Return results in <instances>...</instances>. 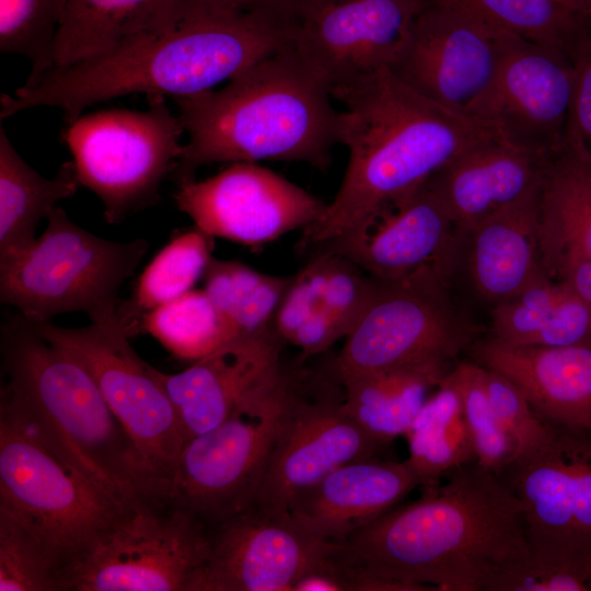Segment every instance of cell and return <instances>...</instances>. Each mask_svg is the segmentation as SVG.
Here are the masks:
<instances>
[{
  "label": "cell",
  "instance_id": "e0dca14e",
  "mask_svg": "<svg viewBox=\"0 0 591 591\" xmlns=\"http://www.w3.org/2000/svg\"><path fill=\"white\" fill-rule=\"evenodd\" d=\"M573 77L564 50L517 39L470 116L518 147L553 154L564 146Z\"/></svg>",
  "mask_w": 591,
  "mask_h": 591
},
{
  "label": "cell",
  "instance_id": "7a4b0ae2",
  "mask_svg": "<svg viewBox=\"0 0 591 591\" xmlns=\"http://www.w3.org/2000/svg\"><path fill=\"white\" fill-rule=\"evenodd\" d=\"M288 43V31L229 0H192L169 28L137 37L101 57L53 69L14 95L2 93L0 118L50 106L61 109L70 125L89 106L124 95L194 96Z\"/></svg>",
  "mask_w": 591,
  "mask_h": 591
},
{
  "label": "cell",
  "instance_id": "ffe728a7",
  "mask_svg": "<svg viewBox=\"0 0 591 591\" xmlns=\"http://www.w3.org/2000/svg\"><path fill=\"white\" fill-rule=\"evenodd\" d=\"M499 477L522 505L528 535L591 531V431L548 424L546 439Z\"/></svg>",
  "mask_w": 591,
  "mask_h": 591
},
{
  "label": "cell",
  "instance_id": "f1b7e54d",
  "mask_svg": "<svg viewBox=\"0 0 591 591\" xmlns=\"http://www.w3.org/2000/svg\"><path fill=\"white\" fill-rule=\"evenodd\" d=\"M80 186L72 161L53 178L31 167L0 127V258L20 253L37 239L38 223Z\"/></svg>",
  "mask_w": 591,
  "mask_h": 591
},
{
  "label": "cell",
  "instance_id": "4dcf8cb0",
  "mask_svg": "<svg viewBox=\"0 0 591 591\" xmlns=\"http://www.w3.org/2000/svg\"><path fill=\"white\" fill-rule=\"evenodd\" d=\"M485 591H591V531L528 535V549Z\"/></svg>",
  "mask_w": 591,
  "mask_h": 591
},
{
  "label": "cell",
  "instance_id": "cb8c5ba5",
  "mask_svg": "<svg viewBox=\"0 0 591 591\" xmlns=\"http://www.w3.org/2000/svg\"><path fill=\"white\" fill-rule=\"evenodd\" d=\"M553 154L494 135L461 153L431 182L461 232L536 190Z\"/></svg>",
  "mask_w": 591,
  "mask_h": 591
},
{
  "label": "cell",
  "instance_id": "484cf974",
  "mask_svg": "<svg viewBox=\"0 0 591 591\" xmlns=\"http://www.w3.org/2000/svg\"><path fill=\"white\" fill-rule=\"evenodd\" d=\"M189 0H67L54 46V69L106 55L147 34L169 28Z\"/></svg>",
  "mask_w": 591,
  "mask_h": 591
},
{
  "label": "cell",
  "instance_id": "8d00e7d4",
  "mask_svg": "<svg viewBox=\"0 0 591 591\" xmlns=\"http://www.w3.org/2000/svg\"><path fill=\"white\" fill-rule=\"evenodd\" d=\"M451 372L461 393L476 463L499 476L517 456V448L490 404L482 367L461 361Z\"/></svg>",
  "mask_w": 591,
  "mask_h": 591
},
{
  "label": "cell",
  "instance_id": "d6986e66",
  "mask_svg": "<svg viewBox=\"0 0 591 591\" xmlns=\"http://www.w3.org/2000/svg\"><path fill=\"white\" fill-rule=\"evenodd\" d=\"M455 233L454 220L429 178L315 252L338 254L384 281L429 266L447 274Z\"/></svg>",
  "mask_w": 591,
  "mask_h": 591
},
{
  "label": "cell",
  "instance_id": "5b68a950",
  "mask_svg": "<svg viewBox=\"0 0 591 591\" xmlns=\"http://www.w3.org/2000/svg\"><path fill=\"white\" fill-rule=\"evenodd\" d=\"M0 407L31 426L114 499L150 494L153 474L91 373L19 315L1 332Z\"/></svg>",
  "mask_w": 591,
  "mask_h": 591
},
{
  "label": "cell",
  "instance_id": "4fadbf2b",
  "mask_svg": "<svg viewBox=\"0 0 591 591\" xmlns=\"http://www.w3.org/2000/svg\"><path fill=\"white\" fill-rule=\"evenodd\" d=\"M517 39L462 9L429 1L390 69L424 97L470 116Z\"/></svg>",
  "mask_w": 591,
  "mask_h": 591
},
{
  "label": "cell",
  "instance_id": "7402d4cb",
  "mask_svg": "<svg viewBox=\"0 0 591 591\" xmlns=\"http://www.w3.org/2000/svg\"><path fill=\"white\" fill-rule=\"evenodd\" d=\"M540 190L455 233L447 267L451 283L461 277L491 309L547 273L538 235Z\"/></svg>",
  "mask_w": 591,
  "mask_h": 591
},
{
  "label": "cell",
  "instance_id": "4316f807",
  "mask_svg": "<svg viewBox=\"0 0 591 591\" xmlns=\"http://www.w3.org/2000/svg\"><path fill=\"white\" fill-rule=\"evenodd\" d=\"M538 235L554 278L565 263L591 258V159L566 146L551 157L541 185Z\"/></svg>",
  "mask_w": 591,
  "mask_h": 591
},
{
  "label": "cell",
  "instance_id": "7bdbcfd3",
  "mask_svg": "<svg viewBox=\"0 0 591 591\" xmlns=\"http://www.w3.org/2000/svg\"><path fill=\"white\" fill-rule=\"evenodd\" d=\"M340 338H345L344 332L324 308L306 318L288 343L304 356H313L327 350Z\"/></svg>",
  "mask_w": 591,
  "mask_h": 591
},
{
  "label": "cell",
  "instance_id": "bcb514c9",
  "mask_svg": "<svg viewBox=\"0 0 591 591\" xmlns=\"http://www.w3.org/2000/svg\"><path fill=\"white\" fill-rule=\"evenodd\" d=\"M576 15L587 22L591 21V0H557Z\"/></svg>",
  "mask_w": 591,
  "mask_h": 591
},
{
  "label": "cell",
  "instance_id": "ee69618b",
  "mask_svg": "<svg viewBox=\"0 0 591 591\" xmlns=\"http://www.w3.org/2000/svg\"><path fill=\"white\" fill-rule=\"evenodd\" d=\"M237 9L256 14L288 31L312 0H229Z\"/></svg>",
  "mask_w": 591,
  "mask_h": 591
},
{
  "label": "cell",
  "instance_id": "30bf717a",
  "mask_svg": "<svg viewBox=\"0 0 591 591\" xmlns=\"http://www.w3.org/2000/svg\"><path fill=\"white\" fill-rule=\"evenodd\" d=\"M209 548V528L196 517L137 497L62 572L58 591H194Z\"/></svg>",
  "mask_w": 591,
  "mask_h": 591
},
{
  "label": "cell",
  "instance_id": "e575fe53",
  "mask_svg": "<svg viewBox=\"0 0 591 591\" xmlns=\"http://www.w3.org/2000/svg\"><path fill=\"white\" fill-rule=\"evenodd\" d=\"M454 5L514 37L569 53L588 22L557 0H430Z\"/></svg>",
  "mask_w": 591,
  "mask_h": 591
},
{
  "label": "cell",
  "instance_id": "5bb4252c",
  "mask_svg": "<svg viewBox=\"0 0 591 591\" xmlns=\"http://www.w3.org/2000/svg\"><path fill=\"white\" fill-rule=\"evenodd\" d=\"M430 0H312L290 30L289 48L331 89L403 54Z\"/></svg>",
  "mask_w": 591,
  "mask_h": 591
},
{
  "label": "cell",
  "instance_id": "ab89813d",
  "mask_svg": "<svg viewBox=\"0 0 591 591\" xmlns=\"http://www.w3.org/2000/svg\"><path fill=\"white\" fill-rule=\"evenodd\" d=\"M482 376L495 413L514 441L517 456L538 447L548 434V424L536 416L522 391L497 371L482 367Z\"/></svg>",
  "mask_w": 591,
  "mask_h": 591
},
{
  "label": "cell",
  "instance_id": "836d02e7",
  "mask_svg": "<svg viewBox=\"0 0 591 591\" xmlns=\"http://www.w3.org/2000/svg\"><path fill=\"white\" fill-rule=\"evenodd\" d=\"M140 332L149 333L175 357L192 361L240 336L204 289H193L149 312Z\"/></svg>",
  "mask_w": 591,
  "mask_h": 591
},
{
  "label": "cell",
  "instance_id": "277c9868",
  "mask_svg": "<svg viewBox=\"0 0 591 591\" xmlns=\"http://www.w3.org/2000/svg\"><path fill=\"white\" fill-rule=\"evenodd\" d=\"M329 86L285 46L230 79L220 90L175 99L187 141L176 184L220 162L306 163L326 171L339 143L340 111Z\"/></svg>",
  "mask_w": 591,
  "mask_h": 591
},
{
  "label": "cell",
  "instance_id": "3957f363",
  "mask_svg": "<svg viewBox=\"0 0 591 591\" xmlns=\"http://www.w3.org/2000/svg\"><path fill=\"white\" fill-rule=\"evenodd\" d=\"M344 105L340 144L349 152L341 184L300 251H315L417 189L461 153L498 132L487 123L418 94L390 68L332 89Z\"/></svg>",
  "mask_w": 591,
  "mask_h": 591
},
{
  "label": "cell",
  "instance_id": "8992f818",
  "mask_svg": "<svg viewBox=\"0 0 591 591\" xmlns=\"http://www.w3.org/2000/svg\"><path fill=\"white\" fill-rule=\"evenodd\" d=\"M24 251L0 258L1 302L34 322L71 312L91 323H119L118 291L147 253L148 242L97 236L56 209Z\"/></svg>",
  "mask_w": 591,
  "mask_h": 591
},
{
  "label": "cell",
  "instance_id": "b9f144b4",
  "mask_svg": "<svg viewBox=\"0 0 591 591\" xmlns=\"http://www.w3.org/2000/svg\"><path fill=\"white\" fill-rule=\"evenodd\" d=\"M564 146L591 159V43L586 45L575 62Z\"/></svg>",
  "mask_w": 591,
  "mask_h": 591
},
{
  "label": "cell",
  "instance_id": "8fae6325",
  "mask_svg": "<svg viewBox=\"0 0 591 591\" xmlns=\"http://www.w3.org/2000/svg\"><path fill=\"white\" fill-rule=\"evenodd\" d=\"M148 101L144 112L82 114L63 134L80 185L99 197L109 223L152 205L183 150L179 116L162 96Z\"/></svg>",
  "mask_w": 591,
  "mask_h": 591
},
{
  "label": "cell",
  "instance_id": "d590c367",
  "mask_svg": "<svg viewBox=\"0 0 591 591\" xmlns=\"http://www.w3.org/2000/svg\"><path fill=\"white\" fill-rule=\"evenodd\" d=\"M67 0H0V51L30 60L25 86L54 69V46Z\"/></svg>",
  "mask_w": 591,
  "mask_h": 591
},
{
  "label": "cell",
  "instance_id": "1f68e13d",
  "mask_svg": "<svg viewBox=\"0 0 591 591\" xmlns=\"http://www.w3.org/2000/svg\"><path fill=\"white\" fill-rule=\"evenodd\" d=\"M213 237L197 228L174 235L139 276L128 301L118 306L119 323L131 337L140 333L143 317L186 292L212 258Z\"/></svg>",
  "mask_w": 591,
  "mask_h": 591
},
{
  "label": "cell",
  "instance_id": "9c48e42d",
  "mask_svg": "<svg viewBox=\"0 0 591 591\" xmlns=\"http://www.w3.org/2000/svg\"><path fill=\"white\" fill-rule=\"evenodd\" d=\"M480 327L454 296L438 266L379 280L363 314L334 360L338 381L370 371L452 363L480 338Z\"/></svg>",
  "mask_w": 591,
  "mask_h": 591
},
{
  "label": "cell",
  "instance_id": "f35d334b",
  "mask_svg": "<svg viewBox=\"0 0 591 591\" xmlns=\"http://www.w3.org/2000/svg\"><path fill=\"white\" fill-rule=\"evenodd\" d=\"M322 254L325 262L324 308L346 337L371 301L378 279L338 254Z\"/></svg>",
  "mask_w": 591,
  "mask_h": 591
},
{
  "label": "cell",
  "instance_id": "ba28073f",
  "mask_svg": "<svg viewBox=\"0 0 591 591\" xmlns=\"http://www.w3.org/2000/svg\"><path fill=\"white\" fill-rule=\"evenodd\" d=\"M297 389L287 373L220 424L189 439L150 497L211 526L254 506L273 447Z\"/></svg>",
  "mask_w": 591,
  "mask_h": 591
},
{
  "label": "cell",
  "instance_id": "f6af8a7d",
  "mask_svg": "<svg viewBox=\"0 0 591 591\" xmlns=\"http://www.w3.org/2000/svg\"><path fill=\"white\" fill-rule=\"evenodd\" d=\"M555 278L564 281L591 306V258H579L565 263L557 270Z\"/></svg>",
  "mask_w": 591,
  "mask_h": 591
},
{
  "label": "cell",
  "instance_id": "44dd1931",
  "mask_svg": "<svg viewBox=\"0 0 591 591\" xmlns=\"http://www.w3.org/2000/svg\"><path fill=\"white\" fill-rule=\"evenodd\" d=\"M277 333L237 336L177 373L153 372L164 387L185 443L227 418L243 401L280 380Z\"/></svg>",
  "mask_w": 591,
  "mask_h": 591
},
{
  "label": "cell",
  "instance_id": "d6a6232c",
  "mask_svg": "<svg viewBox=\"0 0 591 591\" xmlns=\"http://www.w3.org/2000/svg\"><path fill=\"white\" fill-rule=\"evenodd\" d=\"M291 279L236 260L211 258L204 274V290L240 336H260L277 333L276 313Z\"/></svg>",
  "mask_w": 591,
  "mask_h": 591
},
{
  "label": "cell",
  "instance_id": "603a6c76",
  "mask_svg": "<svg viewBox=\"0 0 591 591\" xmlns=\"http://www.w3.org/2000/svg\"><path fill=\"white\" fill-rule=\"evenodd\" d=\"M468 352L475 363L510 379L542 421L591 431V341L547 347L488 336Z\"/></svg>",
  "mask_w": 591,
  "mask_h": 591
},
{
  "label": "cell",
  "instance_id": "60d3db41",
  "mask_svg": "<svg viewBox=\"0 0 591 591\" xmlns=\"http://www.w3.org/2000/svg\"><path fill=\"white\" fill-rule=\"evenodd\" d=\"M325 262L322 254L314 257L292 276L275 317L280 339L288 343L302 323L314 312L324 309Z\"/></svg>",
  "mask_w": 591,
  "mask_h": 591
},
{
  "label": "cell",
  "instance_id": "74e56055",
  "mask_svg": "<svg viewBox=\"0 0 591 591\" xmlns=\"http://www.w3.org/2000/svg\"><path fill=\"white\" fill-rule=\"evenodd\" d=\"M0 591H58L47 551L19 519L0 509Z\"/></svg>",
  "mask_w": 591,
  "mask_h": 591
},
{
  "label": "cell",
  "instance_id": "d4e9b609",
  "mask_svg": "<svg viewBox=\"0 0 591 591\" xmlns=\"http://www.w3.org/2000/svg\"><path fill=\"white\" fill-rule=\"evenodd\" d=\"M420 482L406 461H350L303 494L288 513L314 534L343 543L407 496Z\"/></svg>",
  "mask_w": 591,
  "mask_h": 591
},
{
  "label": "cell",
  "instance_id": "ac0fdd59",
  "mask_svg": "<svg viewBox=\"0 0 591 591\" xmlns=\"http://www.w3.org/2000/svg\"><path fill=\"white\" fill-rule=\"evenodd\" d=\"M380 447L345 412L343 398L309 401L297 387L254 506L267 512H288L331 472L350 461L375 455Z\"/></svg>",
  "mask_w": 591,
  "mask_h": 591
},
{
  "label": "cell",
  "instance_id": "83f0119b",
  "mask_svg": "<svg viewBox=\"0 0 591 591\" xmlns=\"http://www.w3.org/2000/svg\"><path fill=\"white\" fill-rule=\"evenodd\" d=\"M427 362L360 373L340 381L343 407L374 441L384 445L405 436L424 403L451 370Z\"/></svg>",
  "mask_w": 591,
  "mask_h": 591
},
{
  "label": "cell",
  "instance_id": "f546056e",
  "mask_svg": "<svg viewBox=\"0 0 591 591\" xmlns=\"http://www.w3.org/2000/svg\"><path fill=\"white\" fill-rule=\"evenodd\" d=\"M451 370L428 396L405 433L409 451L406 462L421 487L476 462L461 393Z\"/></svg>",
  "mask_w": 591,
  "mask_h": 591
},
{
  "label": "cell",
  "instance_id": "6da1fadb",
  "mask_svg": "<svg viewBox=\"0 0 591 591\" xmlns=\"http://www.w3.org/2000/svg\"><path fill=\"white\" fill-rule=\"evenodd\" d=\"M444 478L340 543L344 560L403 591H485L528 549L522 505L476 462Z\"/></svg>",
  "mask_w": 591,
  "mask_h": 591
},
{
  "label": "cell",
  "instance_id": "9a60e30c",
  "mask_svg": "<svg viewBox=\"0 0 591 591\" xmlns=\"http://www.w3.org/2000/svg\"><path fill=\"white\" fill-rule=\"evenodd\" d=\"M177 208L211 237L260 246L303 230L326 204L256 163L235 162L204 181H186L174 194Z\"/></svg>",
  "mask_w": 591,
  "mask_h": 591
},
{
  "label": "cell",
  "instance_id": "2e32d148",
  "mask_svg": "<svg viewBox=\"0 0 591 591\" xmlns=\"http://www.w3.org/2000/svg\"><path fill=\"white\" fill-rule=\"evenodd\" d=\"M208 528L209 556L194 591H292L339 544L314 534L288 512L255 506Z\"/></svg>",
  "mask_w": 591,
  "mask_h": 591
},
{
  "label": "cell",
  "instance_id": "7c38bea8",
  "mask_svg": "<svg viewBox=\"0 0 591 591\" xmlns=\"http://www.w3.org/2000/svg\"><path fill=\"white\" fill-rule=\"evenodd\" d=\"M31 322L45 338L70 352L91 373L136 443L154 483L172 466L185 438L153 367L132 349L130 336L121 324L91 323L70 328L49 321Z\"/></svg>",
  "mask_w": 591,
  "mask_h": 591
},
{
  "label": "cell",
  "instance_id": "52a82bcc",
  "mask_svg": "<svg viewBox=\"0 0 591 591\" xmlns=\"http://www.w3.org/2000/svg\"><path fill=\"white\" fill-rule=\"evenodd\" d=\"M130 501V500H129ZM99 488L33 426L0 407V509L23 522L60 576L128 502Z\"/></svg>",
  "mask_w": 591,
  "mask_h": 591
}]
</instances>
